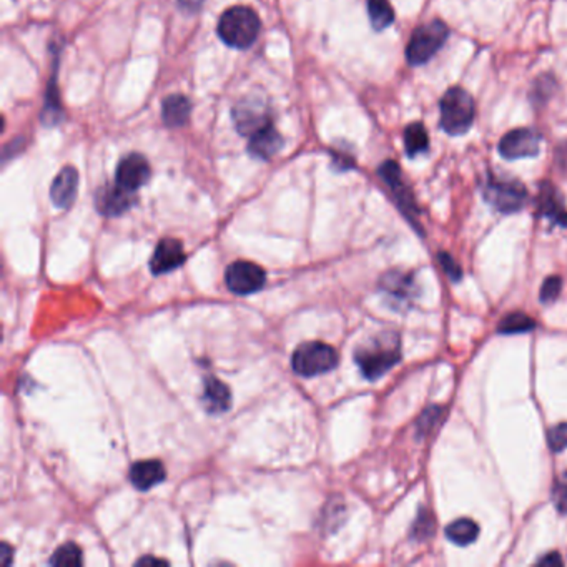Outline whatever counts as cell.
Here are the masks:
<instances>
[{"mask_svg":"<svg viewBox=\"0 0 567 567\" xmlns=\"http://www.w3.org/2000/svg\"><path fill=\"white\" fill-rule=\"evenodd\" d=\"M400 338L394 333H382L355 351V361L370 382L382 378L400 361Z\"/></svg>","mask_w":567,"mask_h":567,"instance_id":"cell-1","label":"cell"},{"mask_svg":"<svg viewBox=\"0 0 567 567\" xmlns=\"http://www.w3.org/2000/svg\"><path fill=\"white\" fill-rule=\"evenodd\" d=\"M192 113V102L185 95L175 94L162 104V119L168 127H184Z\"/></svg>","mask_w":567,"mask_h":567,"instance_id":"cell-20","label":"cell"},{"mask_svg":"<svg viewBox=\"0 0 567 567\" xmlns=\"http://www.w3.org/2000/svg\"><path fill=\"white\" fill-rule=\"evenodd\" d=\"M404 147H406L408 157H411V158L428 150L429 140H428V131H426L423 123L415 122V123L406 127V130H404Z\"/></svg>","mask_w":567,"mask_h":567,"instance_id":"cell-22","label":"cell"},{"mask_svg":"<svg viewBox=\"0 0 567 567\" xmlns=\"http://www.w3.org/2000/svg\"><path fill=\"white\" fill-rule=\"evenodd\" d=\"M553 498L556 501L557 509L561 513L567 514V472H564L556 482V488L553 492Z\"/></svg>","mask_w":567,"mask_h":567,"instance_id":"cell-29","label":"cell"},{"mask_svg":"<svg viewBox=\"0 0 567 567\" xmlns=\"http://www.w3.org/2000/svg\"><path fill=\"white\" fill-rule=\"evenodd\" d=\"M478 536H480V526L471 519H466V518L458 519L446 527V537L454 544H471L478 539Z\"/></svg>","mask_w":567,"mask_h":567,"instance_id":"cell-21","label":"cell"},{"mask_svg":"<svg viewBox=\"0 0 567 567\" xmlns=\"http://www.w3.org/2000/svg\"><path fill=\"white\" fill-rule=\"evenodd\" d=\"M443 418V410L441 408H431V410H428L423 418H421V421H419V429H421V433L425 435V433H429L431 431V428L436 425V421H439Z\"/></svg>","mask_w":567,"mask_h":567,"instance_id":"cell-30","label":"cell"},{"mask_svg":"<svg viewBox=\"0 0 567 567\" xmlns=\"http://www.w3.org/2000/svg\"><path fill=\"white\" fill-rule=\"evenodd\" d=\"M543 135L533 129H516L502 137L500 153L508 160L535 157L541 150Z\"/></svg>","mask_w":567,"mask_h":567,"instance_id":"cell-9","label":"cell"},{"mask_svg":"<svg viewBox=\"0 0 567 567\" xmlns=\"http://www.w3.org/2000/svg\"><path fill=\"white\" fill-rule=\"evenodd\" d=\"M439 260H441V266L445 268L447 276H451L453 280H459V278H461L463 272H461L458 263L454 262L447 253H441V255H439Z\"/></svg>","mask_w":567,"mask_h":567,"instance_id":"cell-31","label":"cell"},{"mask_svg":"<svg viewBox=\"0 0 567 567\" xmlns=\"http://www.w3.org/2000/svg\"><path fill=\"white\" fill-rule=\"evenodd\" d=\"M380 290L394 305H408L416 293L415 280L411 273L388 272L380 280Z\"/></svg>","mask_w":567,"mask_h":567,"instance_id":"cell-13","label":"cell"},{"mask_svg":"<svg viewBox=\"0 0 567 567\" xmlns=\"http://www.w3.org/2000/svg\"><path fill=\"white\" fill-rule=\"evenodd\" d=\"M449 29L441 21L423 23L411 35V40L406 49V58L411 66H423L446 42Z\"/></svg>","mask_w":567,"mask_h":567,"instance_id":"cell-5","label":"cell"},{"mask_svg":"<svg viewBox=\"0 0 567 567\" xmlns=\"http://www.w3.org/2000/svg\"><path fill=\"white\" fill-rule=\"evenodd\" d=\"M476 115L474 100L464 88L453 87L441 99V127L449 135H463Z\"/></svg>","mask_w":567,"mask_h":567,"instance_id":"cell-3","label":"cell"},{"mask_svg":"<svg viewBox=\"0 0 567 567\" xmlns=\"http://www.w3.org/2000/svg\"><path fill=\"white\" fill-rule=\"evenodd\" d=\"M368 14L374 31H384L394 22L393 7L388 0H368Z\"/></svg>","mask_w":567,"mask_h":567,"instance_id":"cell-23","label":"cell"},{"mask_svg":"<svg viewBox=\"0 0 567 567\" xmlns=\"http://www.w3.org/2000/svg\"><path fill=\"white\" fill-rule=\"evenodd\" d=\"M537 564H543V566H545V564H562V559L559 557L557 553H551V554H547L543 559H539Z\"/></svg>","mask_w":567,"mask_h":567,"instance_id":"cell-34","label":"cell"},{"mask_svg":"<svg viewBox=\"0 0 567 567\" xmlns=\"http://www.w3.org/2000/svg\"><path fill=\"white\" fill-rule=\"evenodd\" d=\"M82 562H84L82 551L74 543L60 545L50 559V564H54V566H80Z\"/></svg>","mask_w":567,"mask_h":567,"instance_id":"cell-26","label":"cell"},{"mask_svg":"<svg viewBox=\"0 0 567 567\" xmlns=\"http://www.w3.org/2000/svg\"><path fill=\"white\" fill-rule=\"evenodd\" d=\"M133 203H135V194L122 188L117 184L102 186L95 197L97 210L105 217H121L133 207Z\"/></svg>","mask_w":567,"mask_h":567,"instance_id":"cell-12","label":"cell"},{"mask_svg":"<svg viewBox=\"0 0 567 567\" xmlns=\"http://www.w3.org/2000/svg\"><path fill=\"white\" fill-rule=\"evenodd\" d=\"M536 327V321L531 317L524 315V313H509L502 318L500 323V333L504 335H516V333H526V331H533Z\"/></svg>","mask_w":567,"mask_h":567,"instance_id":"cell-25","label":"cell"},{"mask_svg":"<svg viewBox=\"0 0 567 567\" xmlns=\"http://www.w3.org/2000/svg\"><path fill=\"white\" fill-rule=\"evenodd\" d=\"M233 119L237 130L243 135H253L255 131L260 130L265 125L272 123V119L268 115V110L258 100L250 99L240 102L233 110Z\"/></svg>","mask_w":567,"mask_h":567,"instance_id":"cell-11","label":"cell"},{"mask_svg":"<svg viewBox=\"0 0 567 567\" xmlns=\"http://www.w3.org/2000/svg\"><path fill=\"white\" fill-rule=\"evenodd\" d=\"M178 4L185 9V11L195 12L202 7V0H178Z\"/></svg>","mask_w":567,"mask_h":567,"instance_id":"cell-33","label":"cell"},{"mask_svg":"<svg viewBox=\"0 0 567 567\" xmlns=\"http://www.w3.org/2000/svg\"><path fill=\"white\" fill-rule=\"evenodd\" d=\"M12 549L9 544H2V564L9 566L11 564Z\"/></svg>","mask_w":567,"mask_h":567,"instance_id":"cell-35","label":"cell"},{"mask_svg":"<svg viewBox=\"0 0 567 567\" xmlns=\"http://www.w3.org/2000/svg\"><path fill=\"white\" fill-rule=\"evenodd\" d=\"M150 178V165L140 153H130L123 157L121 164L117 165L115 184L129 192H137L142 188Z\"/></svg>","mask_w":567,"mask_h":567,"instance_id":"cell-10","label":"cell"},{"mask_svg":"<svg viewBox=\"0 0 567 567\" xmlns=\"http://www.w3.org/2000/svg\"><path fill=\"white\" fill-rule=\"evenodd\" d=\"M338 351L323 341H308L300 345L292 356V368L303 378L325 374L338 366Z\"/></svg>","mask_w":567,"mask_h":567,"instance_id":"cell-4","label":"cell"},{"mask_svg":"<svg viewBox=\"0 0 567 567\" xmlns=\"http://www.w3.org/2000/svg\"><path fill=\"white\" fill-rule=\"evenodd\" d=\"M260 27L262 22L256 12L251 11L250 7L237 5L223 12L220 17L219 35L229 47L248 49L255 44Z\"/></svg>","mask_w":567,"mask_h":567,"instance_id":"cell-2","label":"cell"},{"mask_svg":"<svg viewBox=\"0 0 567 567\" xmlns=\"http://www.w3.org/2000/svg\"><path fill=\"white\" fill-rule=\"evenodd\" d=\"M64 117V112L60 109V100H58V92H57V80L52 78L50 80V86H49V92H47V97H45L44 110L40 113V121L47 127H52L57 125L58 122L62 121Z\"/></svg>","mask_w":567,"mask_h":567,"instance_id":"cell-24","label":"cell"},{"mask_svg":"<svg viewBox=\"0 0 567 567\" xmlns=\"http://www.w3.org/2000/svg\"><path fill=\"white\" fill-rule=\"evenodd\" d=\"M186 255L184 245L175 238H165L158 241L157 248L153 251L150 270L153 274H165L174 272L185 263Z\"/></svg>","mask_w":567,"mask_h":567,"instance_id":"cell-14","label":"cell"},{"mask_svg":"<svg viewBox=\"0 0 567 567\" xmlns=\"http://www.w3.org/2000/svg\"><path fill=\"white\" fill-rule=\"evenodd\" d=\"M282 147H284V139L278 130L273 127V123L265 125L263 129L250 135L248 150L256 158L268 160V158H272L273 155L280 152Z\"/></svg>","mask_w":567,"mask_h":567,"instance_id":"cell-18","label":"cell"},{"mask_svg":"<svg viewBox=\"0 0 567 567\" xmlns=\"http://www.w3.org/2000/svg\"><path fill=\"white\" fill-rule=\"evenodd\" d=\"M152 562H157V564H162L164 561L162 559H155V557H143L139 561V564H152Z\"/></svg>","mask_w":567,"mask_h":567,"instance_id":"cell-36","label":"cell"},{"mask_svg":"<svg viewBox=\"0 0 567 567\" xmlns=\"http://www.w3.org/2000/svg\"><path fill=\"white\" fill-rule=\"evenodd\" d=\"M547 445L553 453H561L567 447V423H559L549 429Z\"/></svg>","mask_w":567,"mask_h":567,"instance_id":"cell-27","label":"cell"},{"mask_svg":"<svg viewBox=\"0 0 567 567\" xmlns=\"http://www.w3.org/2000/svg\"><path fill=\"white\" fill-rule=\"evenodd\" d=\"M202 403L205 406L208 413H213V415L229 411L230 404H231L229 386L225 382H220L219 378L210 376L205 380Z\"/></svg>","mask_w":567,"mask_h":567,"instance_id":"cell-19","label":"cell"},{"mask_svg":"<svg viewBox=\"0 0 567 567\" xmlns=\"http://www.w3.org/2000/svg\"><path fill=\"white\" fill-rule=\"evenodd\" d=\"M537 213L543 219L551 220L554 225L567 227V210L561 194L553 184H543L537 197Z\"/></svg>","mask_w":567,"mask_h":567,"instance_id":"cell-15","label":"cell"},{"mask_svg":"<svg viewBox=\"0 0 567 567\" xmlns=\"http://www.w3.org/2000/svg\"><path fill=\"white\" fill-rule=\"evenodd\" d=\"M562 288V280L559 276H551L545 280L543 288H541V302L543 303H551L554 302Z\"/></svg>","mask_w":567,"mask_h":567,"instance_id":"cell-28","label":"cell"},{"mask_svg":"<svg viewBox=\"0 0 567 567\" xmlns=\"http://www.w3.org/2000/svg\"><path fill=\"white\" fill-rule=\"evenodd\" d=\"M378 174L382 176V182L392 190L394 202H396V205L400 207V210L403 212L404 217H408L411 223H415L416 217H418V207H416L413 192L410 190V186L404 182L400 165L393 162V160H388V162H384L380 166Z\"/></svg>","mask_w":567,"mask_h":567,"instance_id":"cell-8","label":"cell"},{"mask_svg":"<svg viewBox=\"0 0 567 567\" xmlns=\"http://www.w3.org/2000/svg\"><path fill=\"white\" fill-rule=\"evenodd\" d=\"M266 282V273L256 263L238 260L233 262L225 272V284L231 293L251 295L260 292Z\"/></svg>","mask_w":567,"mask_h":567,"instance_id":"cell-7","label":"cell"},{"mask_svg":"<svg viewBox=\"0 0 567 567\" xmlns=\"http://www.w3.org/2000/svg\"><path fill=\"white\" fill-rule=\"evenodd\" d=\"M76 188H78V174L76 168L74 166L62 168L50 186L52 203L62 210L70 207L76 202Z\"/></svg>","mask_w":567,"mask_h":567,"instance_id":"cell-17","label":"cell"},{"mask_svg":"<svg viewBox=\"0 0 567 567\" xmlns=\"http://www.w3.org/2000/svg\"><path fill=\"white\" fill-rule=\"evenodd\" d=\"M166 471L162 461L157 459H143L135 464H131L129 471L130 482L139 491H148L153 486L164 482Z\"/></svg>","mask_w":567,"mask_h":567,"instance_id":"cell-16","label":"cell"},{"mask_svg":"<svg viewBox=\"0 0 567 567\" xmlns=\"http://www.w3.org/2000/svg\"><path fill=\"white\" fill-rule=\"evenodd\" d=\"M484 200L501 213H514L524 207L527 200V190L516 180H502L490 176L482 186Z\"/></svg>","mask_w":567,"mask_h":567,"instance_id":"cell-6","label":"cell"},{"mask_svg":"<svg viewBox=\"0 0 567 567\" xmlns=\"http://www.w3.org/2000/svg\"><path fill=\"white\" fill-rule=\"evenodd\" d=\"M415 533H418V537H425V536H431V533H435V523L431 521V516L429 514H421L418 518V523L415 524Z\"/></svg>","mask_w":567,"mask_h":567,"instance_id":"cell-32","label":"cell"}]
</instances>
